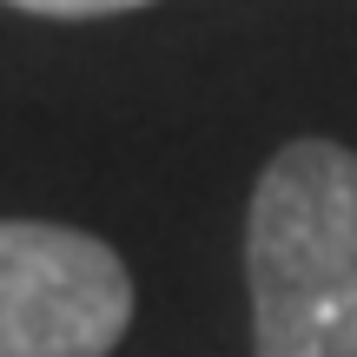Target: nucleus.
Listing matches in <instances>:
<instances>
[{
  "label": "nucleus",
  "instance_id": "f257e3e1",
  "mask_svg": "<svg viewBox=\"0 0 357 357\" xmlns=\"http://www.w3.org/2000/svg\"><path fill=\"white\" fill-rule=\"evenodd\" d=\"M252 357H357V153L291 139L245 212Z\"/></svg>",
  "mask_w": 357,
  "mask_h": 357
},
{
  "label": "nucleus",
  "instance_id": "f03ea898",
  "mask_svg": "<svg viewBox=\"0 0 357 357\" xmlns=\"http://www.w3.org/2000/svg\"><path fill=\"white\" fill-rule=\"evenodd\" d=\"M132 324V271L106 238L0 218V357H113Z\"/></svg>",
  "mask_w": 357,
  "mask_h": 357
},
{
  "label": "nucleus",
  "instance_id": "7ed1b4c3",
  "mask_svg": "<svg viewBox=\"0 0 357 357\" xmlns=\"http://www.w3.org/2000/svg\"><path fill=\"white\" fill-rule=\"evenodd\" d=\"M20 13H47V20H100V13H126V7H153V0H7Z\"/></svg>",
  "mask_w": 357,
  "mask_h": 357
}]
</instances>
